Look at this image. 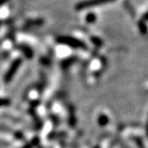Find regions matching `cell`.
I'll return each mask as SVG.
<instances>
[{
    "instance_id": "obj_9",
    "label": "cell",
    "mask_w": 148,
    "mask_h": 148,
    "mask_svg": "<svg viewBox=\"0 0 148 148\" xmlns=\"http://www.w3.org/2000/svg\"><path fill=\"white\" fill-rule=\"evenodd\" d=\"M28 23L30 25H34V26L41 25L42 23H43V20H32V21H29Z\"/></svg>"
},
{
    "instance_id": "obj_2",
    "label": "cell",
    "mask_w": 148,
    "mask_h": 148,
    "mask_svg": "<svg viewBox=\"0 0 148 148\" xmlns=\"http://www.w3.org/2000/svg\"><path fill=\"white\" fill-rule=\"evenodd\" d=\"M113 1H115V0H83V1H80L76 4L75 9L77 11H82L84 9L103 5Z\"/></svg>"
},
{
    "instance_id": "obj_11",
    "label": "cell",
    "mask_w": 148,
    "mask_h": 148,
    "mask_svg": "<svg viewBox=\"0 0 148 148\" xmlns=\"http://www.w3.org/2000/svg\"><path fill=\"white\" fill-rule=\"evenodd\" d=\"M143 20H144V21H148V11L144 14V16H143Z\"/></svg>"
},
{
    "instance_id": "obj_8",
    "label": "cell",
    "mask_w": 148,
    "mask_h": 148,
    "mask_svg": "<svg viewBox=\"0 0 148 148\" xmlns=\"http://www.w3.org/2000/svg\"><path fill=\"white\" fill-rule=\"evenodd\" d=\"M98 122H99V124L102 125V126L106 125V124L108 123V118L106 117V116H104V115H101L100 117H99Z\"/></svg>"
},
{
    "instance_id": "obj_12",
    "label": "cell",
    "mask_w": 148,
    "mask_h": 148,
    "mask_svg": "<svg viewBox=\"0 0 148 148\" xmlns=\"http://www.w3.org/2000/svg\"><path fill=\"white\" fill-rule=\"evenodd\" d=\"M23 148H32V145H29H29H25Z\"/></svg>"
},
{
    "instance_id": "obj_5",
    "label": "cell",
    "mask_w": 148,
    "mask_h": 148,
    "mask_svg": "<svg viewBox=\"0 0 148 148\" xmlns=\"http://www.w3.org/2000/svg\"><path fill=\"white\" fill-rule=\"evenodd\" d=\"M137 24H138L137 26H138V29L141 32V34L145 35L147 33V26H146V23H145V21L141 20V21H139Z\"/></svg>"
},
{
    "instance_id": "obj_1",
    "label": "cell",
    "mask_w": 148,
    "mask_h": 148,
    "mask_svg": "<svg viewBox=\"0 0 148 148\" xmlns=\"http://www.w3.org/2000/svg\"><path fill=\"white\" fill-rule=\"evenodd\" d=\"M57 42L60 44L68 46L71 48L83 49V50L88 49L87 45L84 43L82 40L78 39L76 38H73V37H70V36H61L57 38Z\"/></svg>"
},
{
    "instance_id": "obj_6",
    "label": "cell",
    "mask_w": 148,
    "mask_h": 148,
    "mask_svg": "<svg viewBox=\"0 0 148 148\" xmlns=\"http://www.w3.org/2000/svg\"><path fill=\"white\" fill-rule=\"evenodd\" d=\"M85 20H86V22H87L88 24L95 23L97 22V15H96V14H94V13H88V14L86 15Z\"/></svg>"
},
{
    "instance_id": "obj_3",
    "label": "cell",
    "mask_w": 148,
    "mask_h": 148,
    "mask_svg": "<svg viewBox=\"0 0 148 148\" xmlns=\"http://www.w3.org/2000/svg\"><path fill=\"white\" fill-rule=\"evenodd\" d=\"M21 64H22V59H20V58L15 59L11 63V65H10L9 69L7 70V71L5 74V77H4L5 82L8 83L10 80H11L14 78V76L15 75V73L17 72L18 69L20 68Z\"/></svg>"
},
{
    "instance_id": "obj_7",
    "label": "cell",
    "mask_w": 148,
    "mask_h": 148,
    "mask_svg": "<svg viewBox=\"0 0 148 148\" xmlns=\"http://www.w3.org/2000/svg\"><path fill=\"white\" fill-rule=\"evenodd\" d=\"M90 40H91V42H92V43H93L95 46H96V47H102V46H103V41H102L99 38H97V37H91Z\"/></svg>"
},
{
    "instance_id": "obj_10",
    "label": "cell",
    "mask_w": 148,
    "mask_h": 148,
    "mask_svg": "<svg viewBox=\"0 0 148 148\" xmlns=\"http://www.w3.org/2000/svg\"><path fill=\"white\" fill-rule=\"evenodd\" d=\"M10 103V101L8 99H0V106H4V105H8Z\"/></svg>"
},
{
    "instance_id": "obj_4",
    "label": "cell",
    "mask_w": 148,
    "mask_h": 148,
    "mask_svg": "<svg viewBox=\"0 0 148 148\" xmlns=\"http://www.w3.org/2000/svg\"><path fill=\"white\" fill-rule=\"evenodd\" d=\"M19 48L21 49V51H22L24 56L27 57V58H31L33 56V50L31 49V47H29V46L27 45H22L20 46Z\"/></svg>"
}]
</instances>
